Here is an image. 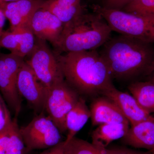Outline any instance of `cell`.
Listing matches in <instances>:
<instances>
[{"label": "cell", "instance_id": "3957f363", "mask_svg": "<svg viewBox=\"0 0 154 154\" xmlns=\"http://www.w3.org/2000/svg\"><path fill=\"white\" fill-rule=\"evenodd\" d=\"M112 30L97 13L83 14L64 25L56 54L96 50L111 37Z\"/></svg>", "mask_w": 154, "mask_h": 154}, {"label": "cell", "instance_id": "e0dca14e", "mask_svg": "<svg viewBox=\"0 0 154 154\" xmlns=\"http://www.w3.org/2000/svg\"><path fill=\"white\" fill-rule=\"evenodd\" d=\"M129 124L122 123L100 125L91 134L92 143L102 148L107 147L112 142L122 138L127 133Z\"/></svg>", "mask_w": 154, "mask_h": 154}, {"label": "cell", "instance_id": "9a60e30c", "mask_svg": "<svg viewBox=\"0 0 154 154\" xmlns=\"http://www.w3.org/2000/svg\"><path fill=\"white\" fill-rule=\"evenodd\" d=\"M121 141L126 145L135 148L154 150V116L147 120L131 126Z\"/></svg>", "mask_w": 154, "mask_h": 154}, {"label": "cell", "instance_id": "d6986e66", "mask_svg": "<svg viewBox=\"0 0 154 154\" xmlns=\"http://www.w3.org/2000/svg\"><path fill=\"white\" fill-rule=\"evenodd\" d=\"M27 152L17 119H14L11 126L0 133V154H25Z\"/></svg>", "mask_w": 154, "mask_h": 154}, {"label": "cell", "instance_id": "ffe728a7", "mask_svg": "<svg viewBox=\"0 0 154 154\" xmlns=\"http://www.w3.org/2000/svg\"><path fill=\"white\" fill-rule=\"evenodd\" d=\"M131 94L144 110L151 114L154 112V84L150 81L131 83L128 87Z\"/></svg>", "mask_w": 154, "mask_h": 154}, {"label": "cell", "instance_id": "4316f807", "mask_svg": "<svg viewBox=\"0 0 154 154\" xmlns=\"http://www.w3.org/2000/svg\"><path fill=\"white\" fill-rule=\"evenodd\" d=\"M6 17L3 11L0 9V38L3 32V28L5 22Z\"/></svg>", "mask_w": 154, "mask_h": 154}, {"label": "cell", "instance_id": "8992f818", "mask_svg": "<svg viewBox=\"0 0 154 154\" xmlns=\"http://www.w3.org/2000/svg\"><path fill=\"white\" fill-rule=\"evenodd\" d=\"M20 132L27 151L46 149L62 142L60 131L51 118L41 112Z\"/></svg>", "mask_w": 154, "mask_h": 154}, {"label": "cell", "instance_id": "ba28073f", "mask_svg": "<svg viewBox=\"0 0 154 154\" xmlns=\"http://www.w3.org/2000/svg\"><path fill=\"white\" fill-rule=\"evenodd\" d=\"M24 62V58L11 53L0 55V93L16 118L21 111L22 104L17 89V79Z\"/></svg>", "mask_w": 154, "mask_h": 154}, {"label": "cell", "instance_id": "2e32d148", "mask_svg": "<svg viewBox=\"0 0 154 154\" xmlns=\"http://www.w3.org/2000/svg\"><path fill=\"white\" fill-rule=\"evenodd\" d=\"M41 8L52 13L64 25L86 12L82 0H45Z\"/></svg>", "mask_w": 154, "mask_h": 154}, {"label": "cell", "instance_id": "7c38bea8", "mask_svg": "<svg viewBox=\"0 0 154 154\" xmlns=\"http://www.w3.org/2000/svg\"><path fill=\"white\" fill-rule=\"evenodd\" d=\"M102 96H106L116 104L131 126L153 116L141 107L131 94L119 91L114 85L105 91Z\"/></svg>", "mask_w": 154, "mask_h": 154}, {"label": "cell", "instance_id": "603a6c76", "mask_svg": "<svg viewBox=\"0 0 154 154\" xmlns=\"http://www.w3.org/2000/svg\"><path fill=\"white\" fill-rule=\"evenodd\" d=\"M14 119L11 117L8 105L0 93V133L8 128Z\"/></svg>", "mask_w": 154, "mask_h": 154}, {"label": "cell", "instance_id": "7a4b0ae2", "mask_svg": "<svg viewBox=\"0 0 154 154\" xmlns=\"http://www.w3.org/2000/svg\"><path fill=\"white\" fill-rule=\"evenodd\" d=\"M56 55L65 81L80 95L95 98L113 85L109 68L96 50Z\"/></svg>", "mask_w": 154, "mask_h": 154}, {"label": "cell", "instance_id": "cb8c5ba5", "mask_svg": "<svg viewBox=\"0 0 154 154\" xmlns=\"http://www.w3.org/2000/svg\"><path fill=\"white\" fill-rule=\"evenodd\" d=\"M138 0H102L101 5H100L108 9L116 10H122L128 5Z\"/></svg>", "mask_w": 154, "mask_h": 154}, {"label": "cell", "instance_id": "f546056e", "mask_svg": "<svg viewBox=\"0 0 154 154\" xmlns=\"http://www.w3.org/2000/svg\"><path fill=\"white\" fill-rule=\"evenodd\" d=\"M5 2H3L2 0H0V9H2V7L3 4L5 3Z\"/></svg>", "mask_w": 154, "mask_h": 154}, {"label": "cell", "instance_id": "8fae6325", "mask_svg": "<svg viewBox=\"0 0 154 154\" xmlns=\"http://www.w3.org/2000/svg\"><path fill=\"white\" fill-rule=\"evenodd\" d=\"M45 0H18L5 2L1 10L11 24L10 30L30 28V23L35 12Z\"/></svg>", "mask_w": 154, "mask_h": 154}, {"label": "cell", "instance_id": "277c9868", "mask_svg": "<svg viewBox=\"0 0 154 154\" xmlns=\"http://www.w3.org/2000/svg\"><path fill=\"white\" fill-rule=\"evenodd\" d=\"M92 9L105 19L112 31L154 44V14L128 13L98 5H93Z\"/></svg>", "mask_w": 154, "mask_h": 154}, {"label": "cell", "instance_id": "9c48e42d", "mask_svg": "<svg viewBox=\"0 0 154 154\" xmlns=\"http://www.w3.org/2000/svg\"><path fill=\"white\" fill-rule=\"evenodd\" d=\"M17 87L21 97H23L35 111L41 113L45 110L47 89L38 79L25 61L19 70Z\"/></svg>", "mask_w": 154, "mask_h": 154}, {"label": "cell", "instance_id": "5b68a950", "mask_svg": "<svg viewBox=\"0 0 154 154\" xmlns=\"http://www.w3.org/2000/svg\"><path fill=\"white\" fill-rule=\"evenodd\" d=\"M26 57L25 62L47 89L65 80L57 56L46 41L36 37L34 48Z\"/></svg>", "mask_w": 154, "mask_h": 154}, {"label": "cell", "instance_id": "5bb4252c", "mask_svg": "<svg viewBox=\"0 0 154 154\" xmlns=\"http://www.w3.org/2000/svg\"><path fill=\"white\" fill-rule=\"evenodd\" d=\"M35 41L36 37L30 28L10 30L3 31L0 38V47L25 58L32 51Z\"/></svg>", "mask_w": 154, "mask_h": 154}, {"label": "cell", "instance_id": "30bf717a", "mask_svg": "<svg viewBox=\"0 0 154 154\" xmlns=\"http://www.w3.org/2000/svg\"><path fill=\"white\" fill-rule=\"evenodd\" d=\"M64 26L57 17L42 8L35 12L30 23L35 37L49 42L54 48L60 39Z\"/></svg>", "mask_w": 154, "mask_h": 154}, {"label": "cell", "instance_id": "52a82bcc", "mask_svg": "<svg viewBox=\"0 0 154 154\" xmlns=\"http://www.w3.org/2000/svg\"><path fill=\"white\" fill-rule=\"evenodd\" d=\"M65 80L47 89L45 110L61 133L66 132V118L80 97Z\"/></svg>", "mask_w": 154, "mask_h": 154}, {"label": "cell", "instance_id": "4fadbf2b", "mask_svg": "<svg viewBox=\"0 0 154 154\" xmlns=\"http://www.w3.org/2000/svg\"><path fill=\"white\" fill-rule=\"evenodd\" d=\"M90 109L93 126L109 123L129 124L118 106L106 96H100L94 98Z\"/></svg>", "mask_w": 154, "mask_h": 154}, {"label": "cell", "instance_id": "484cf974", "mask_svg": "<svg viewBox=\"0 0 154 154\" xmlns=\"http://www.w3.org/2000/svg\"><path fill=\"white\" fill-rule=\"evenodd\" d=\"M40 154H67L66 151L64 141L50 148L46 149Z\"/></svg>", "mask_w": 154, "mask_h": 154}, {"label": "cell", "instance_id": "44dd1931", "mask_svg": "<svg viewBox=\"0 0 154 154\" xmlns=\"http://www.w3.org/2000/svg\"><path fill=\"white\" fill-rule=\"evenodd\" d=\"M64 143L67 154H109L107 148L99 147L75 137Z\"/></svg>", "mask_w": 154, "mask_h": 154}, {"label": "cell", "instance_id": "6da1fadb", "mask_svg": "<svg viewBox=\"0 0 154 154\" xmlns=\"http://www.w3.org/2000/svg\"><path fill=\"white\" fill-rule=\"evenodd\" d=\"M102 47L99 53L113 79L131 84L149 78L154 71V44L120 34Z\"/></svg>", "mask_w": 154, "mask_h": 154}, {"label": "cell", "instance_id": "ac0fdd59", "mask_svg": "<svg viewBox=\"0 0 154 154\" xmlns=\"http://www.w3.org/2000/svg\"><path fill=\"white\" fill-rule=\"evenodd\" d=\"M90 109L84 98L80 96L73 107L69 112L66 118V127L67 134L65 143L68 142L84 127L91 118Z\"/></svg>", "mask_w": 154, "mask_h": 154}, {"label": "cell", "instance_id": "d4e9b609", "mask_svg": "<svg viewBox=\"0 0 154 154\" xmlns=\"http://www.w3.org/2000/svg\"><path fill=\"white\" fill-rule=\"evenodd\" d=\"M109 154H153L150 151H139L123 146H116L107 149Z\"/></svg>", "mask_w": 154, "mask_h": 154}, {"label": "cell", "instance_id": "f1b7e54d", "mask_svg": "<svg viewBox=\"0 0 154 154\" xmlns=\"http://www.w3.org/2000/svg\"><path fill=\"white\" fill-rule=\"evenodd\" d=\"M5 2H15V1H18V0H2Z\"/></svg>", "mask_w": 154, "mask_h": 154}, {"label": "cell", "instance_id": "83f0119b", "mask_svg": "<svg viewBox=\"0 0 154 154\" xmlns=\"http://www.w3.org/2000/svg\"><path fill=\"white\" fill-rule=\"evenodd\" d=\"M149 79L148 81L151 82L153 84H154V71L152 73L151 75L150 76L149 78Z\"/></svg>", "mask_w": 154, "mask_h": 154}, {"label": "cell", "instance_id": "4dcf8cb0", "mask_svg": "<svg viewBox=\"0 0 154 154\" xmlns=\"http://www.w3.org/2000/svg\"><path fill=\"white\" fill-rule=\"evenodd\" d=\"M151 152H152V153L153 154H154V150H153L152 151H150Z\"/></svg>", "mask_w": 154, "mask_h": 154}, {"label": "cell", "instance_id": "7402d4cb", "mask_svg": "<svg viewBox=\"0 0 154 154\" xmlns=\"http://www.w3.org/2000/svg\"><path fill=\"white\" fill-rule=\"evenodd\" d=\"M121 11L135 14H154V0H138Z\"/></svg>", "mask_w": 154, "mask_h": 154}]
</instances>
